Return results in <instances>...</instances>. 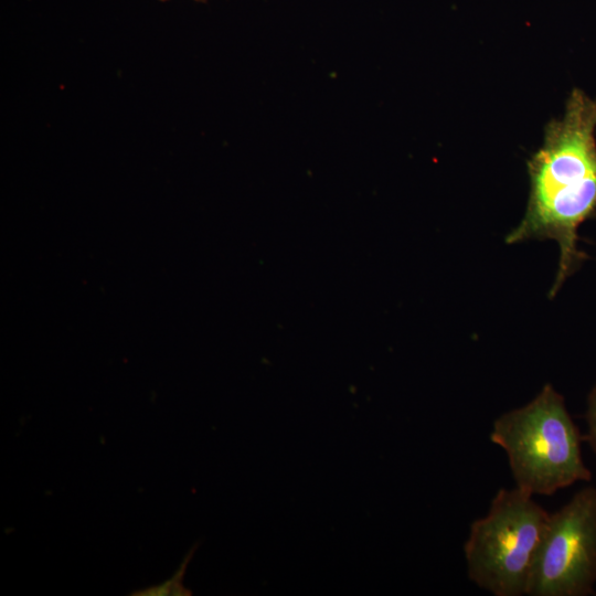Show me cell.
Wrapping results in <instances>:
<instances>
[{
    "mask_svg": "<svg viewBox=\"0 0 596 596\" xmlns=\"http://www.w3.org/2000/svg\"><path fill=\"white\" fill-rule=\"evenodd\" d=\"M596 99L574 89L561 118L551 120L528 161L530 192L524 216L507 244L552 240L560 247L550 298L584 262L578 227L596 214Z\"/></svg>",
    "mask_w": 596,
    "mask_h": 596,
    "instance_id": "cell-1",
    "label": "cell"
},
{
    "mask_svg": "<svg viewBox=\"0 0 596 596\" xmlns=\"http://www.w3.org/2000/svg\"><path fill=\"white\" fill-rule=\"evenodd\" d=\"M489 438L505 451L515 487L532 496L592 480L582 456L583 435L551 384L528 404L497 417Z\"/></svg>",
    "mask_w": 596,
    "mask_h": 596,
    "instance_id": "cell-2",
    "label": "cell"
},
{
    "mask_svg": "<svg viewBox=\"0 0 596 596\" xmlns=\"http://www.w3.org/2000/svg\"><path fill=\"white\" fill-rule=\"evenodd\" d=\"M547 517L532 494L499 489L488 513L470 525L464 545L468 578L494 596L525 595Z\"/></svg>",
    "mask_w": 596,
    "mask_h": 596,
    "instance_id": "cell-3",
    "label": "cell"
},
{
    "mask_svg": "<svg viewBox=\"0 0 596 596\" xmlns=\"http://www.w3.org/2000/svg\"><path fill=\"white\" fill-rule=\"evenodd\" d=\"M596 584V488L584 487L550 513L525 595L587 596Z\"/></svg>",
    "mask_w": 596,
    "mask_h": 596,
    "instance_id": "cell-4",
    "label": "cell"
},
{
    "mask_svg": "<svg viewBox=\"0 0 596 596\" xmlns=\"http://www.w3.org/2000/svg\"><path fill=\"white\" fill-rule=\"evenodd\" d=\"M585 419L587 432L583 435V439L589 445L596 456V384L592 387L587 396Z\"/></svg>",
    "mask_w": 596,
    "mask_h": 596,
    "instance_id": "cell-5",
    "label": "cell"
},
{
    "mask_svg": "<svg viewBox=\"0 0 596 596\" xmlns=\"http://www.w3.org/2000/svg\"><path fill=\"white\" fill-rule=\"evenodd\" d=\"M184 568H185V564H183L182 567H180V570L175 573L173 578L167 581L162 585L145 589L142 590L143 593H136L134 595H147V596L148 595H152V596L185 595V593H182V592H188V590H184L181 584V578L183 576Z\"/></svg>",
    "mask_w": 596,
    "mask_h": 596,
    "instance_id": "cell-6",
    "label": "cell"
},
{
    "mask_svg": "<svg viewBox=\"0 0 596 596\" xmlns=\"http://www.w3.org/2000/svg\"><path fill=\"white\" fill-rule=\"evenodd\" d=\"M161 1H166V0H161ZM196 1H204V0H196Z\"/></svg>",
    "mask_w": 596,
    "mask_h": 596,
    "instance_id": "cell-7",
    "label": "cell"
}]
</instances>
